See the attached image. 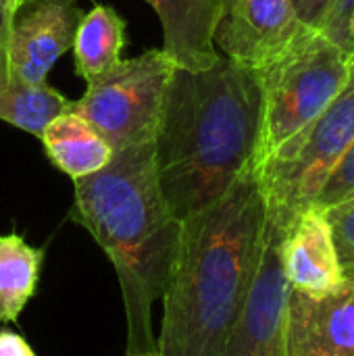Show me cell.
Instances as JSON below:
<instances>
[{"label": "cell", "instance_id": "277c9868", "mask_svg": "<svg viewBox=\"0 0 354 356\" xmlns=\"http://www.w3.org/2000/svg\"><path fill=\"white\" fill-rule=\"evenodd\" d=\"M257 73L263 90V123L255 165H261L332 104L348 81L351 56L319 29L305 27Z\"/></svg>", "mask_w": 354, "mask_h": 356}, {"label": "cell", "instance_id": "52a82bcc", "mask_svg": "<svg viewBox=\"0 0 354 356\" xmlns=\"http://www.w3.org/2000/svg\"><path fill=\"white\" fill-rule=\"evenodd\" d=\"M83 15L77 0H23L6 40L13 71L31 86H46L56 60L73 48Z\"/></svg>", "mask_w": 354, "mask_h": 356}, {"label": "cell", "instance_id": "5bb4252c", "mask_svg": "<svg viewBox=\"0 0 354 356\" xmlns=\"http://www.w3.org/2000/svg\"><path fill=\"white\" fill-rule=\"evenodd\" d=\"M69 104L71 100L48 83L31 86L23 81L10 67L6 44H0V121L40 138L46 125Z\"/></svg>", "mask_w": 354, "mask_h": 356}, {"label": "cell", "instance_id": "cb8c5ba5", "mask_svg": "<svg viewBox=\"0 0 354 356\" xmlns=\"http://www.w3.org/2000/svg\"><path fill=\"white\" fill-rule=\"evenodd\" d=\"M6 2H8V4H10L13 8H17V6H19V4H21L23 0H6Z\"/></svg>", "mask_w": 354, "mask_h": 356}, {"label": "cell", "instance_id": "9a60e30c", "mask_svg": "<svg viewBox=\"0 0 354 356\" xmlns=\"http://www.w3.org/2000/svg\"><path fill=\"white\" fill-rule=\"evenodd\" d=\"M125 44V19L113 6L94 4V8L83 15L73 40L75 73L86 81L102 75L121 60Z\"/></svg>", "mask_w": 354, "mask_h": 356}, {"label": "cell", "instance_id": "ac0fdd59", "mask_svg": "<svg viewBox=\"0 0 354 356\" xmlns=\"http://www.w3.org/2000/svg\"><path fill=\"white\" fill-rule=\"evenodd\" d=\"M348 198H354V142L344 152V156L338 161V165L334 167L330 177L325 179L313 207L328 209V207H334Z\"/></svg>", "mask_w": 354, "mask_h": 356}, {"label": "cell", "instance_id": "4fadbf2b", "mask_svg": "<svg viewBox=\"0 0 354 356\" xmlns=\"http://www.w3.org/2000/svg\"><path fill=\"white\" fill-rule=\"evenodd\" d=\"M48 161L73 181L106 167L115 154L111 144L81 115L67 108L40 136Z\"/></svg>", "mask_w": 354, "mask_h": 356}, {"label": "cell", "instance_id": "603a6c76", "mask_svg": "<svg viewBox=\"0 0 354 356\" xmlns=\"http://www.w3.org/2000/svg\"><path fill=\"white\" fill-rule=\"evenodd\" d=\"M125 356H161L156 350H152V353H138V355H125Z\"/></svg>", "mask_w": 354, "mask_h": 356}, {"label": "cell", "instance_id": "8992f818", "mask_svg": "<svg viewBox=\"0 0 354 356\" xmlns=\"http://www.w3.org/2000/svg\"><path fill=\"white\" fill-rule=\"evenodd\" d=\"M175 63L161 48L121 58L113 69L86 81L69 108L90 121L113 150L154 142Z\"/></svg>", "mask_w": 354, "mask_h": 356}, {"label": "cell", "instance_id": "2e32d148", "mask_svg": "<svg viewBox=\"0 0 354 356\" xmlns=\"http://www.w3.org/2000/svg\"><path fill=\"white\" fill-rule=\"evenodd\" d=\"M44 248H35L19 234L0 236V325L17 323L35 296Z\"/></svg>", "mask_w": 354, "mask_h": 356}, {"label": "cell", "instance_id": "6da1fadb", "mask_svg": "<svg viewBox=\"0 0 354 356\" xmlns=\"http://www.w3.org/2000/svg\"><path fill=\"white\" fill-rule=\"evenodd\" d=\"M267 209L250 165L211 207L182 221L163 290L161 356H219L257 277Z\"/></svg>", "mask_w": 354, "mask_h": 356}, {"label": "cell", "instance_id": "5b68a950", "mask_svg": "<svg viewBox=\"0 0 354 356\" xmlns=\"http://www.w3.org/2000/svg\"><path fill=\"white\" fill-rule=\"evenodd\" d=\"M354 142V56L332 104L261 165H255L269 225L286 232L309 211L325 179Z\"/></svg>", "mask_w": 354, "mask_h": 356}, {"label": "cell", "instance_id": "7402d4cb", "mask_svg": "<svg viewBox=\"0 0 354 356\" xmlns=\"http://www.w3.org/2000/svg\"><path fill=\"white\" fill-rule=\"evenodd\" d=\"M13 13H15V8L6 0H0V44H6V40H8Z\"/></svg>", "mask_w": 354, "mask_h": 356}, {"label": "cell", "instance_id": "9c48e42d", "mask_svg": "<svg viewBox=\"0 0 354 356\" xmlns=\"http://www.w3.org/2000/svg\"><path fill=\"white\" fill-rule=\"evenodd\" d=\"M305 27L292 0H225L215 48L230 60L261 69L284 52Z\"/></svg>", "mask_w": 354, "mask_h": 356}, {"label": "cell", "instance_id": "3957f363", "mask_svg": "<svg viewBox=\"0 0 354 356\" xmlns=\"http://www.w3.org/2000/svg\"><path fill=\"white\" fill-rule=\"evenodd\" d=\"M73 184L69 217L92 234L121 286L127 355L152 353V305L163 296L182 227L161 190L154 142L115 150L106 167Z\"/></svg>", "mask_w": 354, "mask_h": 356}, {"label": "cell", "instance_id": "d6986e66", "mask_svg": "<svg viewBox=\"0 0 354 356\" xmlns=\"http://www.w3.org/2000/svg\"><path fill=\"white\" fill-rule=\"evenodd\" d=\"M354 17V0H332L319 31L330 38L338 48H342L351 58L354 54L351 23Z\"/></svg>", "mask_w": 354, "mask_h": 356}, {"label": "cell", "instance_id": "ffe728a7", "mask_svg": "<svg viewBox=\"0 0 354 356\" xmlns=\"http://www.w3.org/2000/svg\"><path fill=\"white\" fill-rule=\"evenodd\" d=\"M330 4H332V0H292V6H294L298 19L307 27H313V29L321 27Z\"/></svg>", "mask_w": 354, "mask_h": 356}, {"label": "cell", "instance_id": "e0dca14e", "mask_svg": "<svg viewBox=\"0 0 354 356\" xmlns=\"http://www.w3.org/2000/svg\"><path fill=\"white\" fill-rule=\"evenodd\" d=\"M321 211L332 232V242H334L340 275L344 282L354 284V198H348L344 202H338Z\"/></svg>", "mask_w": 354, "mask_h": 356}, {"label": "cell", "instance_id": "ba28073f", "mask_svg": "<svg viewBox=\"0 0 354 356\" xmlns=\"http://www.w3.org/2000/svg\"><path fill=\"white\" fill-rule=\"evenodd\" d=\"M282 236L284 232L267 221V240L257 277L219 356H288L284 336L288 282L280 257Z\"/></svg>", "mask_w": 354, "mask_h": 356}, {"label": "cell", "instance_id": "7c38bea8", "mask_svg": "<svg viewBox=\"0 0 354 356\" xmlns=\"http://www.w3.org/2000/svg\"><path fill=\"white\" fill-rule=\"evenodd\" d=\"M163 25V50L175 67L202 71L213 67L221 54L215 48V31L225 0H146Z\"/></svg>", "mask_w": 354, "mask_h": 356}, {"label": "cell", "instance_id": "44dd1931", "mask_svg": "<svg viewBox=\"0 0 354 356\" xmlns=\"http://www.w3.org/2000/svg\"><path fill=\"white\" fill-rule=\"evenodd\" d=\"M0 356H35L29 342L10 330H0Z\"/></svg>", "mask_w": 354, "mask_h": 356}, {"label": "cell", "instance_id": "30bf717a", "mask_svg": "<svg viewBox=\"0 0 354 356\" xmlns=\"http://www.w3.org/2000/svg\"><path fill=\"white\" fill-rule=\"evenodd\" d=\"M284 336L288 356H354V284L319 294L288 288Z\"/></svg>", "mask_w": 354, "mask_h": 356}, {"label": "cell", "instance_id": "7a4b0ae2", "mask_svg": "<svg viewBox=\"0 0 354 356\" xmlns=\"http://www.w3.org/2000/svg\"><path fill=\"white\" fill-rule=\"evenodd\" d=\"M261 123L257 69L225 56L202 71L173 69L154 159L163 196L177 221L217 202L255 165Z\"/></svg>", "mask_w": 354, "mask_h": 356}, {"label": "cell", "instance_id": "d4e9b609", "mask_svg": "<svg viewBox=\"0 0 354 356\" xmlns=\"http://www.w3.org/2000/svg\"><path fill=\"white\" fill-rule=\"evenodd\" d=\"M351 35H353V48H354V17H353V23H351Z\"/></svg>", "mask_w": 354, "mask_h": 356}, {"label": "cell", "instance_id": "8fae6325", "mask_svg": "<svg viewBox=\"0 0 354 356\" xmlns=\"http://www.w3.org/2000/svg\"><path fill=\"white\" fill-rule=\"evenodd\" d=\"M282 269L288 288L319 294L340 286V275L332 232L321 209L311 207L298 215L284 232L280 244Z\"/></svg>", "mask_w": 354, "mask_h": 356}]
</instances>
